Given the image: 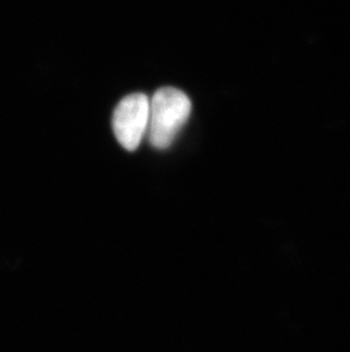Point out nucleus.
I'll return each mask as SVG.
<instances>
[{
	"mask_svg": "<svg viewBox=\"0 0 350 352\" xmlns=\"http://www.w3.org/2000/svg\"><path fill=\"white\" fill-rule=\"evenodd\" d=\"M191 112V102L181 90L166 87L157 90L150 100L149 140L164 150L172 144Z\"/></svg>",
	"mask_w": 350,
	"mask_h": 352,
	"instance_id": "1",
	"label": "nucleus"
},
{
	"mask_svg": "<svg viewBox=\"0 0 350 352\" xmlns=\"http://www.w3.org/2000/svg\"><path fill=\"white\" fill-rule=\"evenodd\" d=\"M150 114V100L145 94H132L124 97L113 116V129L119 143L126 150L138 148L147 133Z\"/></svg>",
	"mask_w": 350,
	"mask_h": 352,
	"instance_id": "2",
	"label": "nucleus"
}]
</instances>
